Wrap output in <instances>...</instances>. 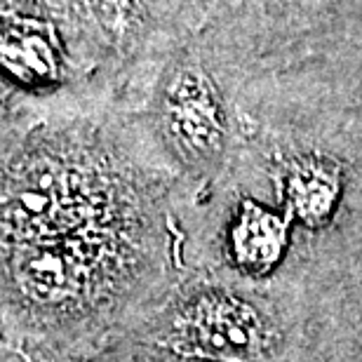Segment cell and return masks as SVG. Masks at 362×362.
Returning <instances> with one entry per match:
<instances>
[{"label":"cell","instance_id":"obj_3","mask_svg":"<svg viewBox=\"0 0 362 362\" xmlns=\"http://www.w3.org/2000/svg\"><path fill=\"white\" fill-rule=\"evenodd\" d=\"M287 245V223L257 205L243 209L240 219L230 233V247H233L235 262L245 271L266 273L271 271L280 259Z\"/></svg>","mask_w":362,"mask_h":362},{"label":"cell","instance_id":"obj_1","mask_svg":"<svg viewBox=\"0 0 362 362\" xmlns=\"http://www.w3.org/2000/svg\"><path fill=\"white\" fill-rule=\"evenodd\" d=\"M177 349L219 362H252L264 349V327L245 301L207 294L181 317Z\"/></svg>","mask_w":362,"mask_h":362},{"label":"cell","instance_id":"obj_4","mask_svg":"<svg viewBox=\"0 0 362 362\" xmlns=\"http://www.w3.org/2000/svg\"><path fill=\"white\" fill-rule=\"evenodd\" d=\"M339 195V175L327 163L306 160L289 175V202L306 223H322Z\"/></svg>","mask_w":362,"mask_h":362},{"label":"cell","instance_id":"obj_2","mask_svg":"<svg viewBox=\"0 0 362 362\" xmlns=\"http://www.w3.org/2000/svg\"><path fill=\"white\" fill-rule=\"evenodd\" d=\"M163 113L170 139L186 158L207 160L219 153L223 115L212 83L200 69L186 66L172 78Z\"/></svg>","mask_w":362,"mask_h":362}]
</instances>
